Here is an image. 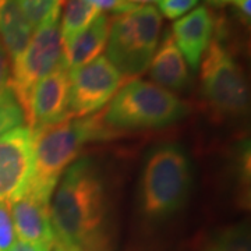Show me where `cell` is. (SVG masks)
<instances>
[{
  "instance_id": "ba28073f",
  "label": "cell",
  "mask_w": 251,
  "mask_h": 251,
  "mask_svg": "<svg viewBox=\"0 0 251 251\" xmlns=\"http://www.w3.org/2000/svg\"><path fill=\"white\" fill-rule=\"evenodd\" d=\"M70 100L69 119H80L95 115L120 90L125 75L117 70L106 56L69 73Z\"/></svg>"
},
{
  "instance_id": "ac0fdd59",
  "label": "cell",
  "mask_w": 251,
  "mask_h": 251,
  "mask_svg": "<svg viewBox=\"0 0 251 251\" xmlns=\"http://www.w3.org/2000/svg\"><path fill=\"white\" fill-rule=\"evenodd\" d=\"M32 28L42 25L48 18L60 13L63 0H17Z\"/></svg>"
},
{
  "instance_id": "7c38bea8",
  "label": "cell",
  "mask_w": 251,
  "mask_h": 251,
  "mask_svg": "<svg viewBox=\"0 0 251 251\" xmlns=\"http://www.w3.org/2000/svg\"><path fill=\"white\" fill-rule=\"evenodd\" d=\"M214 31L215 20L206 6H200L173 24V41L193 70L198 69L206 48L212 42Z\"/></svg>"
},
{
  "instance_id": "8992f818",
  "label": "cell",
  "mask_w": 251,
  "mask_h": 251,
  "mask_svg": "<svg viewBox=\"0 0 251 251\" xmlns=\"http://www.w3.org/2000/svg\"><path fill=\"white\" fill-rule=\"evenodd\" d=\"M202 95L211 112L221 119L244 115L249 90L239 63L219 41H212L201 59Z\"/></svg>"
},
{
  "instance_id": "9a60e30c",
  "label": "cell",
  "mask_w": 251,
  "mask_h": 251,
  "mask_svg": "<svg viewBox=\"0 0 251 251\" xmlns=\"http://www.w3.org/2000/svg\"><path fill=\"white\" fill-rule=\"evenodd\" d=\"M34 28L23 13L17 0H0V38L13 60L28 45Z\"/></svg>"
},
{
  "instance_id": "4fadbf2b",
  "label": "cell",
  "mask_w": 251,
  "mask_h": 251,
  "mask_svg": "<svg viewBox=\"0 0 251 251\" xmlns=\"http://www.w3.org/2000/svg\"><path fill=\"white\" fill-rule=\"evenodd\" d=\"M148 69L153 82L168 91L183 90L190 82L187 63L175 44L171 32L163 35Z\"/></svg>"
},
{
  "instance_id": "5bb4252c",
  "label": "cell",
  "mask_w": 251,
  "mask_h": 251,
  "mask_svg": "<svg viewBox=\"0 0 251 251\" xmlns=\"http://www.w3.org/2000/svg\"><path fill=\"white\" fill-rule=\"evenodd\" d=\"M110 20L99 14L87 29L75 36L72 42L63 45V64L70 72L100 56L108 45Z\"/></svg>"
},
{
  "instance_id": "8fae6325",
  "label": "cell",
  "mask_w": 251,
  "mask_h": 251,
  "mask_svg": "<svg viewBox=\"0 0 251 251\" xmlns=\"http://www.w3.org/2000/svg\"><path fill=\"white\" fill-rule=\"evenodd\" d=\"M14 232L20 242L27 243L42 251H50L56 244L50 222V204L23 194L9 202Z\"/></svg>"
},
{
  "instance_id": "44dd1931",
  "label": "cell",
  "mask_w": 251,
  "mask_h": 251,
  "mask_svg": "<svg viewBox=\"0 0 251 251\" xmlns=\"http://www.w3.org/2000/svg\"><path fill=\"white\" fill-rule=\"evenodd\" d=\"M159 11L169 20H176L197 6L198 0H159Z\"/></svg>"
},
{
  "instance_id": "5b68a950",
  "label": "cell",
  "mask_w": 251,
  "mask_h": 251,
  "mask_svg": "<svg viewBox=\"0 0 251 251\" xmlns=\"http://www.w3.org/2000/svg\"><path fill=\"white\" fill-rule=\"evenodd\" d=\"M162 17L152 6H135L110 20L106 57L125 77L148 70L158 48Z\"/></svg>"
},
{
  "instance_id": "3957f363",
  "label": "cell",
  "mask_w": 251,
  "mask_h": 251,
  "mask_svg": "<svg viewBox=\"0 0 251 251\" xmlns=\"http://www.w3.org/2000/svg\"><path fill=\"white\" fill-rule=\"evenodd\" d=\"M191 187V166L177 144L152 150L144 165L140 183V205L147 218L162 219L186 204Z\"/></svg>"
},
{
  "instance_id": "cb8c5ba5",
  "label": "cell",
  "mask_w": 251,
  "mask_h": 251,
  "mask_svg": "<svg viewBox=\"0 0 251 251\" xmlns=\"http://www.w3.org/2000/svg\"><path fill=\"white\" fill-rule=\"evenodd\" d=\"M87 3L92 4L95 9L105 10V11H113L116 14L125 13L128 10L134 9L137 4H131L126 0H85Z\"/></svg>"
},
{
  "instance_id": "277c9868",
  "label": "cell",
  "mask_w": 251,
  "mask_h": 251,
  "mask_svg": "<svg viewBox=\"0 0 251 251\" xmlns=\"http://www.w3.org/2000/svg\"><path fill=\"white\" fill-rule=\"evenodd\" d=\"M186 115V106L173 92L150 81L133 80L117 91L103 110V123L112 131L158 128Z\"/></svg>"
},
{
  "instance_id": "30bf717a",
  "label": "cell",
  "mask_w": 251,
  "mask_h": 251,
  "mask_svg": "<svg viewBox=\"0 0 251 251\" xmlns=\"http://www.w3.org/2000/svg\"><path fill=\"white\" fill-rule=\"evenodd\" d=\"M70 78L66 67H59L39 81L31 92L23 115L28 128L35 133L69 119Z\"/></svg>"
},
{
  "instance_id": "7a4b0ae2",
  "label": "cell",
  "mask_w": 251,
  "mask_h": 251,
  "mask_svg": "<svg viewBox=\"0 0 251 251\" xmlns=\"http://www.w3.org/2000/svg\"><path fill=\"white\" fill-rule=\"evenodd\" d=\"M34 134L32 172L24 194L50 204V198L66 169L73 165L84 145L110 138L112 131L100 115L66 119Z\"/></svg>"
},
{
  "instance_id": "2e32d148",
  "label": "cell",
  "mask_w": 251,
  "mask_h": 251,
  "mask_svg": "<svg viewBox=\"0 0 251 251\" xmlns=\"http://www.w3.org/2000/svg\"><path fill=\"white\" fill-rule=\"evenodd\" d=\"M64 9L62 13L60 34L63 45L72 42L75 36L90 27L91 23L98 17L99 10L85 0H63Z\"/></svg>"
},
{
  "instance_id": "7402d4cb",
  "label": "cell",
  "mask_w": 251,
  "mask_h": 251,
  "mask_svg": "<svg viewBox=\"0 0 251 251\" xmlns=\"http://www.w3.org/2000/svg\"><path fill=\"white\" fill-rule=\"evenodd\" d=\"M10 74H11V67H10L9 54L0 41V99L14 95L10 90Z\"/></svg>"
},
{
  "instance_id": "603a6c76",
  "label": "cell",
  "mask_w": 251,
  "mask_h": 251,
  "mask_svg": "<svg viewBox=\"0 0 251 251\" xmlns=\"http://www.w3.org/2000/svg\"><path fill=\"white\" fill-rule=\"evenodd\" d=\"M208 4L215 6V7H226L232 6L236 9V11L240 14V17L244 23H250L251 11H250V1L251 0H205Z\"/></svg>"
},
{
  "instance_id": "52a82bcc",
  "label": "cell",
  "mask_w": 251,
  "mask_h": 251,
  "mask_svg": "<svg viewBox=\"0 0 251 251\" xmlns=\"http://www.w3.org/2000/svg\"><path fill=\"white\" fill-rule=\"evenodd\" d=\"M59 17L60 13L36 28L25 49L13 60L10 90L23 112L36 84L56 69L64 67Z\"/></svg>"
},
{
  "instance_id": "9c48e42d",
  "label": "cell",
  "mask_w": 251,
  "mask_h": 251,
  "mask_svg": "<svg viewBox=\"0 0 251 251\" xmlns=\"http://www.w3.org/2000/svg\"><path fill=\"white\" fill-rule=\"evenodd\" d=\"M34 161V134L18 126L0 137V202H10L27 190Z\"/></svg>"
},
{
  "instance_id": "6da1fadb",
  "label": "cell",
  "mask_w": 251,
  "mask_h": 251,
  "mask_svg": "<svg viewBox=\"0 0 251 251\" xmlns=\"http://www.w3.org/2000/svg\"><path fill=\"white\" fill-rule=\"evenodd\" d=\"M50 204L56 244L84 251H110L108 201L99 172L88 159L63 173Z\"/></svg>"
},
{
  "instance_id": "4316f807",
  "label": "cell",
  "mask_w": 251,
  "mask_h": 251,
  "mask_svg": "<svg viewBox=\"0 0 251 251\" xmlns=\"http://www.w3.org/2000/svg\"><path fill=\"white\" fill-rule=\"evenodd\" d=\"M66 251H84V250H80V249H67Z\"/></svg>"
},
{
  "instance_id": "d6986e66",
  "label": "cell",
  "mask_w": 251,
  "mask_h": 251,
  "mask_svg": "<svg viewBox=\"0 0 251 251\" xmlns=\"http://www.w3.org/2000/svg\"><path fill=\"white\" fill-rule=\"evenodd\" d=\"M23 122H24V115L14 95L0 99V137L10 130L21 126Z\"/></svg>"
},
{
  "instance_id": "484cf974",
  "label": "cell",
  "mask_w": 251,
  "mask_h": 251,
  "mask_svg": "<svg viewBox=\"0 0 251 251\" xmlns=\"http://www.w3.org/2000/svg\"><path fill=\"white\" fill-rule=\"evenodd\" d=\"M53 251H66L64 249H63L62 246H59V244H54V247L52 249Z\"/></svg>"
},
{
  "instance_id": "d4e9b609",
  "label": "cell",
  "mask_w": 251,
  "mask_h": 251,
  "mask_svg": "<svg viewBox=\"0 0 251 251\" xmlns=\"http://www.w3.org/2000/svg\"><path fill=\"white\" fill-rule=\"evenodd\" d=\"M126 1H128V3H131V4H135V3H152V1H159V0H126Z\"/></svg>"
},
{
  "instance_id": "ffe728a7",
  "label": "cell",
  "mask_w": 251,
  "mask_h": 251,
  "mask_svg": "<svg viewBox=\"0 0 251 251\" xmlns=\"http://www.w3.org/2000/svg\"><path fill=\"white\" fill-rule=\"evenodd\" d=\"M16 237L9 202H0V251H10Z\"/></svg>"
},
{
  "instance_id": "e0dca14e",
  "label": "cell",
  "mask_w": 251,
  "mask_h": 251,
  "mask_svg": "<svg viewBox=\"0 0 251 251\" xmlns=\"http://www.w3.org/2000/svg\"><path fill=\"white\" fill-rule=\"evenodd\" d=\"M208 251H251L247 226L239 225L225 229L214 240Z\"/></svg>"
}]
</instances>
